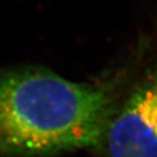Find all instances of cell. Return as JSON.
Returning <instances> with one entry per match:
<instances>
[{"mask_svg": "<svg viewBox=\"0 0 157 157\" xmlns=\"http://www.w3.org/2000/svg\"><path fill=\"white\" fill-rule=\"evenodd\" d=\"M99 148L105 157H157V55L117 104Z\"/></svg>", "mask_w": 157, "mask_h": 157, "instance_id": "7a4b0ae2", "label": "cell"}, {"mask_svg": "<svg viewBox=\"0 0 157 157\" xmlns=\"http://www.w3.org/2000/svg\"><path fill=\"white\" fill-rule=\"evenodd\" d=\"M116 106L108 84L70 81L39 67L0 70V155L99 148Z\"/></svg>", "mask_w": 157, "mask_h": 157, "instance_id": "6da1fadb", "label": "cell"}]
</instances>
